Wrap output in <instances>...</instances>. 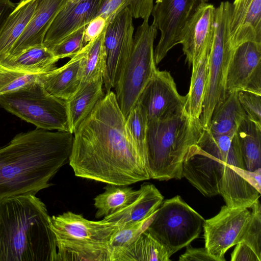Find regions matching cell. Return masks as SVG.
Returning <instances> with one entry per match:
<instances>
[{"label": "cell", "mask_w": 261, "mask_h": 261, "mask_svg": "<svg viewBox=\"0 0 261 261\" xmlns=\"http://www.w3.org/2000/svg\"><path fill=\"white\" fill-rule=\"evenodd\" d=\"M86 26L83 27L68 36L60 43L49 49L59 60L72 58L86 45L84 33Z\"/></svg>", "instance_id": "obj_36"}, {"label": "cell", "mask_w": 261, "mask_h": 261, "mask_svg": "<svg viewBox=\"0 0 261 261\" xmlns=\"http://www.w3.org/2000/svg\"><path fill=\"white\" fill-rule=\"evenodd\" d=\"M205 219L179 195L163 201L147 230L173 255L200 233Z\"/></svg>", "instance_id": "obj_10"}, {"label": "cell", "mask_w": 261, "mask_h": 261, "mask_svg": "<svg viewBox=\"0 0 261 261\" xmlns=\"http://www.w3.org/2000/svg\"><path fill=\"white\" fill-rule=\"evenodd\" d=\"M157 34L158 30L152 24L143 20L134 36L130 54L114 88L117 102L125 118L157 69L153 49Z\"/></svg>", "instance_id": "obj_8"}, {"label": "cell", "mask_w": 261, "mask_h": 261, "mask_svg": "<svg viewBox=\"0 0 261 261\" xmlns=\"http://www.w3.org/2000/svg\"><path fill=\"white\" fill-rule=\"evenodd\" d=\"M244 168L248 171L261 168V126L246 117L236 131Z\"/></svg>", "instance_id": "obj_25"}, {"label": "cell", "mask_w": 261, "mask_h": 261, "mask_svg": "<svg viewBox=\"0 0 261 261\" xmlns=\"http://www.w3.org/2000/svg\"><path fill=\"white\" fill-rule=\"evenodd\" d=\"M152 217L118 226L110 241L111 261H114L116 256L121 251L133 244L143 231L147 229Z\"/></svg>", "instance_id": "obj_32"}, {"label": "cell", "mask_w": 261, "mask_h": 261, "mask_svg": "<svg viewBox=\"0 0 261 261\" xmlns=\"http://www.w3.org/2000/svg\"><path fill=\"white\" fill-rule=\"evenodd\" d=\"M139 190V195L132 203L104 217L103 219L120 226L152 217L163 202L164 197L152 184H143Z\"/></svg>", "instance_id": "obj_21"}, {"label": "cell", "mask_w": 261, "mask_h": 261, "mask_svg": "<svg viewBox=\"0 0 261 261\" xmlns=\"http://www.w3.org/2000/svg\"><path fill=\"white\" fill-rule=\"evenodd\" d=\"M244 170L236 133L203 129L185 158L182 175L204 196L221 195L227 206L250 208L260 193L244 178Z\"/></svg>", "instance_id": "obj_3"}, {"label": "cell", "mask_w": 261, "mask_h": 261, "mask_svg": "<svg viewBox=\"0 0 261 261\" xmlns=\"http://www.w3.org/2000/svg\"><path fill=\"white\" fill-rule=\"evenodd\" d=\"M57 243V261H111L110 241L115 223L86 219L67 212L50 216Z\"/></svg>", "instance_id": "obj_6"}, {"label": "cell", "mask_w": 261, "mask_h": 261, "mask_svg": "<svg viewBox=\"0 0 261 261\" xmlns=\"http://www.w3.org/2000/svg\"><path fill=\"white\" fill-rule=\"evenodd\" d=\"M46 205L36 195L0 200V261H57Z\"/></svg>", "instance_id": "obj_4"}, {"label": "cell", "mask_w": 261, "mask_h": 261, "mask_svg": "<svg viewBox=\"0 0 261 261\" xmlns=\"http://www.w3.org/2000/svg\"><path fill=\"white\" fill-rule=\"evenodd\" d=\"M246 117L240 103L237 91H234L227 94L215 107L207 130L215 135L235 134Z\"/></svg>", "instance_id": "obj_24"}, {"label": "cell", "mask_w": 261, "mask_h": 261, "mask_svg": "<svg viewBox=\"0 0 261 261\" xmlns=\"http://www.w3.org/2000/svg\"><path fill=\"white\" fill-rule=\"evenodd\" d=\"M237 94L247 118L261 126V95L245 90H238Z\"/></svg>", "instance_id": "obj_37"}, {"label": "cell", "mask_w": 261, "mask_h": 261, "mask_svg": "<svg viewBox=\"0 0 261 261\" xmlns=\"http://www.w3.org/2000/svg\"><path fill=\"white\" fill-rule=\"evenodd\" d=\"M106 0H68L56 16L43 41L49 48L60 43L96 17Z\"/></svg>", "instance_id": "obj_16"}, {"label": "cell", "mask_w": 261, "mask_h": 261, "mask_svg": "<svg viewBox=\"0 0 261 261\" xmlns=\"http://www.w3.org/2000/svg\"><path fill=\"white\" fill-rule=\"evenodd\" d=\"M38 75L12 70L0 65V96L32 83L37 80Z\"/></svg>", "instance_id": "obj_35"}, {"label": "cell", "mask_w": 261, "mask_h": 261, "mask_svg": "<svg viewBox=\"0 0 261 261\" xmlns=\"http://www.w3.org/2000/svg\"><path fill=\"white\" fill-rule=\"evenodd\" d=\"M103 78L81 82L75 93L65 100L69 132L73 134L104 96Z\"/></svg>", "instance_id": "obj_22"}, {"label": "cell", "mask_w": 261, "mask_h": 261, "mask_svg": "<svg viewBox=\"0 0 261 261\" xmlns=\"http://www.w3.org/2000/svg\"><path fill=\"white\" fill-rule=\"evenodd\" d=\"M133 18L125 8L107 22L104 39L107 71L103 80L106 92L116 87L130 54L134 32Z\"/></svg>", "instance_id": "obj_13"}, {"label": "cell", "mask_w": 261, "mask_h": 261, "mask_svg": "<svg viewBox=\"0 0 261 261\" xmlns=\"http://www.w3.org/2000/svg\"><path fill=\"white\" fill-rule=\"evenodd\" d=\"M227 94L245 90L261 95V45L244 42L234 50L225 80Z\"/></svg>", "instance_id": "obj_15"}, {"label": "cell", "mask_w": 261, "mask_h": 261, "mask_svg": "<svg viewBox=\"0 0 261 261\" xmlns=\"http://www.w3.org/2000/svg\"><path fill=\"white\" fill-rule=\"evenodd\" d=\"M69 1H72V2H75V1H77L78 0H69Z\"/></svg>", "instance_id": "obj_43"}, {"label": "cell", "mask_w": 261, "mask_h": 261, "mask_svg": "<svg viewBox=\"0 0 261 261\" xmlns=\"http://www.w3.org/2000/svg\"><path fill=\"white\" fill-rule=\"evenodd\" d=\"M243 176L260 193L261 168L252 172L244 170Z\"/></svg>", "instance_id": "obj_42"}, {"label": "cell", "mask_w": 261, "mask_h": 261, "mask_svg": "<svg viewBox=\"0 0 261 261\" xmlns=\"http://www.w3.org/2000/svg\"><path fill=\"white\" fill-rule=\"evenodd\" d=\"M103 193L94 199V205L97 209V218L105 217L125 207L138 196L140 190H134L127 185L108 184Z\"/></svg>", "instance_id": "obj_29"}, {"label": "cell", "mask_w": 261, "mask_h": 261, "mask_svg": "<svg viewBox=\"0 0 261 261\" xmlns=\"http://www.w3.org/2000/svg\"><path fill=\"white\" fill-rule=\"evenodd\" d=\"M106 28L95 39L86 44L87 49L82 59L78 72L81 82L105 78L107 71V54L104 44Z\"/></svg>", "instance_id": "obj_28"}, {"label": "cell", "mask_w": 261, "mask_h": 261, "mask_svg": "<svg viewBox=\"0 0 261 261\" xmlns=\"http://www.w3.org/2000/svg\"><path fill=\"white\" fill-rule=\"evenodd\" d=\"M86 49V44L63 66L38 74L37 80L51 95L64 100H68L81 84L78 79L79 65Z\"/></svg>", "instance_id": "obj_20"}, {"label": "cell", "mask_w": 261, "mask_h": 261, "mask_svg": "<svg viewBox=\"0 0 261 261\" xmlns=\"http://www.w3.org/2000/svg\"><path fill=\"white\" fill-rule=\"evenodd\" d=\"M0 105L38 128L69 132L65 100L49 93L37 79L16 91L1 95Z\"/></svg>", "instance_id": "obj_7"}, {"label": "cell", "mask_w": 261, "mask_h": 261, "mask_svg": "<svg viewBox=\"0 0 261 261\" xmlns=\"http://www.w3.org/2000/svg\"><path fill=\"white\" fill-rule=\"evenodd\" d=\"M210 51L205 53L197 63L192 66L190 89L187 95L186 110L195 118H199L202 111L204 91L208 72Z\"/></svg>", "instance_id": "obj_30"}, {"label": "cell", "mask_w": 261, "mask_h": 261, "mask_svg": "<svg viewBox=\"0 0 261 261\" xmlns=\"http://www.w3.org/2000/svg\"><path fill=\"white\" fill-rule=\"evenodd\" d=\"M170 257L165 247L146 229L114 261H168Z\"/></svg>", "instance_id": "obj_27"}, {"label": "cell", "mask_w": 261, "mask_h": 261, "mask_svg": "<svg viewBox=\"0 0 261 261\" xmlns=\"http://www.w3.org/2000/svg\"><path fill=\"white\" fill-rule=\"evenodd\" d=\"M73 134L69 162L76 176L127 186L150 179L114 92H106Z\"/></svg>", "instance_id": "obj_1"}, {"label": "cell", "mask_w": 261, "mask_h": 261, "mask_svg": "<svg viewBox=\"0 0 261 261\" xmlns=\"http://www.w3.org/2000/svg\"><path fill=\"white\" fill-rule=\"evenodd\" d=\"M208 0H156L151 15L152 24L161 32L154 50L156 65L180 43L183 31L198 7Z\"/></svg>", "instance_id": "obj_11"}, {"label": "cell", "mask_w": 261, "mask_h": 261, "mask_svg": "<svg viewBox=\"0 0 261 261\" xmlns=\"http://www.w3.org/2000/svg\"><path fill=\"white\" fill-rule=\"evenodd\" d=\"M229 36L234 49L248 41L261 45V0L234 1Z\"/></svg>", "instance_id": "obj_18"}, {"label": "cell", "mask_w": 261, "mask_h": 261, "mask_svg": "<svg viewBox=\"0 0 261 261\" xmlns=\"http://www.w3.org/2000/svg\"><path fill=\"white\" fill-rule=\"evenodd\" d=\"M203 129L199 119L186 110L171 119L148 121L146 167L150 178H182L185 158Z\"/></svg>", "instance_id": "obj_5"}, {"label": "cell", "mask_w": 261, "mask_h": 261, "mask_svg": "<svg viewBox=\"0 0 261 261\" xmlns=\"http://www.w3.org/2000/svg\"><path fill=\"white\" fill-rule=\"evenodd\" d=\"M251 212L246 207H221L219 213L205 220L203 228L205 248L216 261H225L227 250L240 242Z\"/></svg>", "instance_id": "obj_12"}, {"label": "cell", "mask_w": 261, "mask_h": 261, "mask_svg": "<svg viewBox=\"0 0 261 261\" xmlns=\"http://www.w3.org/2000/svg\"><path fill=\"white\" fill-rule=\"evenodd\" d=\"M186 247L185 252L179 256V261H216L205 248H194L190 244Z\"/></svg>", "instance_id": "obj_40"}, {"label": "cell", "mask_w": 261, "mask_h": 261, "mask_svg": "<svg viewBox=\"0 0 261 261\" xmlns=\"http://www.w3.org/2000/svg\"><path fill=\"white\" fill-rule=\"evenodd\" d=\"M36 0H21L0 31V56L6 54L23 33L34 12Z\"/></svg>", "instance_id": "obj_26"}, {"label": "cell", "mask_w": 261, "mask_h": 261, "mask_svg": "<svg viewBox=\"0 0 261 261\" xmlns=\"http://www.w3.org/2000/svg\"><path fill=\"white\" fill-rule=\"evenodd\" d=\"M68 0H36L34 12L22 34L8 51L1 56L17 54L35 46L43 45L45 34Z\"/></svg>", "instance_id": "obj_19"}, {"label": "cell", "mask_w": 261, "mask_h": 261, "mask_svg": "<svg viewBox=\"0 0 261 261\" xmlns=\"http://www.w3.org/2000/svg\"><path fill=\"white\" fill-rule=\"evenodd\" d=\"M73 134L41 128L18 134L0 146V200L36 195L69 161Z\"/></svg>", "instance_id": "obj_2"}, {"label": "cell", "mask_w": 261, "mask_h": 261, "mask_svg": "<svg viewBox=\"0 0 261 261\" xmlns=\"http://www.w3.org/2000/svg\"><path fill=\"white\" fill-rule=\"evenodd\" d=\"M16 5L10 0H0V31Z\"/></svg>", "instance_id": "obj_41"}, {"label": "cell", "mask_w": 261, "mask_h": 261, "mask_svg": "<svg viewBox=\"0 0 261 261\" xmlns=\"http://www.w3.org/2000/svg\"><path fill=\"white\" fill-rule=\"evenodd\" d=\"M148 121L146 112L138 102L126 118V123L128 129L145 166L146 163V136Z\"/></svg>", "instance_id": "obj_33"}, {"label": "cell", "mask_w": 261, "mask_h": 261, "mask_svg": "<svg viewBox=\"0 0 261 261\" xmlns=\"http://www.w3.org/2000/svg\"><path fill=\"white\" fill-rule=\"evenodd\" d=\"M232 3L221 2L216 8L214 34L208 61V72L199 118L204 129H207L215 107L225 97V80L230 60L234 51L229 36Z\"/></svg>", "instance_id": "obj_9"}, {"label": "cell", "mask_w": 261, "mask_h": 261, "mask_svg": "<svg viewBox=\"0 0 261 261\" xmlns=\"http://www.w3.org/2000/svg\"><path fill=\"white\" fill-rule=\"evenodd\" d=\"M216 8L205 3L200 5L186 25L180 43L189 65L197 63L212 46Z\"/></svg>", "instance_id": "obj_17"}, {"label": "cell", "mask_w": 261, "mask_h": 261, "mask_svg": "<svg viewBox=\"0 0 261 261\" xmlns=\"http://www.w3.org/2000/svg\"><path fill=\"white\" fill-rule=\"evenodd\" d=\"M59 60L43 45L35 46L11 56H0V65L16 71L38 74L56 68Z\"/></svg>", "instance_id": "obj_23"}, {"label": "cell", "mask_w": 261, "mask_h": 261, "mask_svg": "<svg viewBox=\"0 0 261 261\" xmlns=\"http://www.w3.org/2000/svg\"><path fill=\"white\" fill-rule=\"evenodd\" d=\"M153 0H106L97 16L106 18L107 22L125 8L134 18L148 20L153 9Z\"/></svg>", "instance_id": "obj_31"}, {"label": "cell", "mask_w": 261, "mask_h": 261, "mask_svg": "<svg viewBox=\"0 0 261 261\" xmlns=\"http://www.w3.org/2000/svg\"><path fill=\"white\" fill-rule=\"evenodd\" d=\"M231 253V261H261V258L243 242L237 244Z\"/></svg>", "instance_id": "obj_39"}, {"label": "cell", "mask_w": 261, "mask_h": 261, "mask_svg": "<svg viewBox=\"0 0 261 261\" xmlns=\"http://www.w3.org/2000/svg\"><path fill=\"white\" fill-rule=\"evenodd\" d=\"M250 208V219L240 242L249 246L261 258V206L258 199Z\"/></svg>", "instance_id": "obj_34"}, {"label": "cell", "mask_w": 261, "mask_h": 261, "mask_svg": "<svg viewBox=\"0 0 261 261\" xmlns=\"http://www.w3.org/2000/svg\"><path fill=\"white\" fill-rule=\"evenodd\" d=\"M187 97L180 95L170 73L158 69L139 97L148 120H164L179 116L186 110Z\"/></svg>", "instance_id": "obj_14"}, {"label": "cell", "mask_w": 261, "mask_h": 261, "mask_svg": "<svg viewBox=\"0 0 261 261\" xmlns=\"http://www.w3.org/2000/svg\"><path fill=\"white\" fill-rule=\"evenodd\" d=\"M107 20L98 15L93 18L86 27L84 33L85 44L95 39L105 30Z\"/></svg>", "instance_id": "obj_38"}]
</instances>
